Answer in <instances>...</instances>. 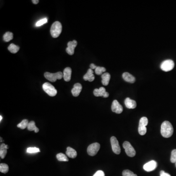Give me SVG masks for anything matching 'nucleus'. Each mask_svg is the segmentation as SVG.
I'll return each mask as SVG.
<instances>
[{"instance_id": "nucleus-1", "label": "nucleus", "mask_w": 176, "mask_h": 176, "mask_svg": "<svg viewBox=\"0 0 176 176\" xmlns=\"http://www.w3.org/2000/svg\"><path fill=\"white\" fill-rule=\"evenodd\" d=\"M174 129L171 123L168 121H165L161 125L160 132L163 137L168 138L171 137L173 134Z\"/></svg>"}, {"instance_id": "nucleus-2", "label": "nucleus", "mask_w": 176, "mask_h": 176, "mask_svg": "<svg viewBox=\"0 0 176 176\" xmlns=\"http://www.w3.org/2000/svg\"><path fill=\"white\" fill-rule=\"evenodd\" d=\"M62 30L61 24L59 21H56L52 24L50 28V34L53 38H57L60 35Z\"/></svg>"}, {"instance_id": "nucleus-3", "label": "nucleus", "mask_w": 176, "mask_h": 176, "mask_svg": "<svg viewBox=\"0 0 176 176\" xmlns=\"http://www.w3.org/2000/svg\"><path fill=\"white\" fill-rule=\"evenodd\" d=\"M44 76L49 81L54 82L56 81L57 79H61L63 77V73L61 71H59L55 73L46 72L44 73Z\"/></svg>"}, {"instance_id": "nucleus-4", "label": "nucleus", "mask_w": 176, "mask_h": 176, "mask_svg": "<svg viewBox=\"0 0 176 176\" xmlns=\"http://www.w3.org/2000/svg\"><path fill=\"white\" fill-rule=\"evenodd\" d=\"M148 123V120L146 117H142L141 118L139 121V133L141 136L145 135L147 132L146 126Z\"/></svg>"}, {"instance_id": "nucleus-5", "label": "nucleus", "mask_w": 176, "mask_h": 176, "mask_svg": "<svg viewBox=\"0 0 176 176\" xmlns=\"http://www.w3.org/2000/svg\"><path fill=\"white\" fill-rule=\"evenodd\" d=\"M43 89L48 95L50 96H54L56 95L57 91L54 87L48 82L45 83L43 85Z\"/></svg>"}, {"instance_id": "nucleus-6", "label": "nucleus", "mask_w": 176, "mask_h": 176, "mask_svg": "<svg viewBox=\"0 0 176 176\" xmlns=\"http://www.w3.org/2000/svg\"><path fill=\"white\" fill-rule=\"evenodd\" d=\"M123 147L125 149L127 155L130 157H134L136 155V151L134 147L131 145V144L128 141H125L123 144Z\"/></svg>"}, {"instance_id": "nucleus-7", "label": "nucleus", "mask_w": 176, "mask_h": 176, "mask_svg": "<svg viewBox=\"0 0 176 176\" xmlns=\"http://www.w3.org/2000/svg\"><path fill=\"white\" fill-rule=\"evenodd\" d=\"M100 148V145L97 142L91 144L87 148V153L89 155L94 156L99 152Z\"/></svg>"}, {"instance_id": "nucleus-8", "label": "nucleus", "mask_w": 176, "mask_h": 176, "mask_svg": "<svg viewBox=\"0 0 176 176\" xmlns=\"http://www.w3.org/2000/svg\"><path fill=\"white\" fill-rule=\"evenodd\" d=\"M174 66V62L173 60H166L164 61L161 64L160 68L163 71L167 72L173 70Z\"/></svg>"}, {"instance_id": "nucleus-9", "label": "nucleus", "mask_w": 176, "mask_h": 176, "mask_svg": "<svg viewBox=\"0 0 176 176\" xmlns=\"http://www.w3.org/2000/svg\"><path fill=\"white\" fill-rule=\"evenodd\" d=\"M111 148L114 153L118 155L121 152V149L120 147L118 141L115 137H112L111 138Z\"/></svg>"}, {"instance_id": "nucleus-10", "label": "nucleus", "mask_w": 176, "mask_h": 176, "mask_svg": "<svg viewBox=\"0 0 176 176\" xmlns=\"http://www.w3.org/2000/svg\"><path fill=\"white\" fill-rule=\"evenodd\" d=\"M111 109L112 111L118 114L122 113L123 111V107L116 100H113L111 104Z\"/></svg>"}, {"instance_id": "nucleus-11", "label": "nucleus", "mask_w": 176, "mask_h": 176, "mask_svg": "<svg viewBox=\"0 0 176 176\" xmlns=\"http://www.w3.org/2000/svg\"><path fill=\"white\" fill-rule=\"evenodd\" d=\"M94 94L96 97L102 96L104 98L108 97L109 95L108 92H107L104 87H100L99 89H94Z\"/></svg>"}, {"instance_id": "nucleus-12", "label": "nucleus", "mask_w": 176, "mask_h": 176, "mask_svg": "<svg viewBox=\"0 0 176 176\" xmlns=\"http://www.w3.org/2000/svg\"><path fill=\"white\" fill-rule=\"evenodd\" d=\"M157 167V162L155 160H151L144 165L143 169L146 171L151 172L156 169Z\"/></svg>"}, {"instance_id": "nucleus-13", "label": "nucleus", "mask_w": 176, "mask_h": 176, "mask_svg": "<svg viewBox=\"0 0 176 176\" xmlns=\"http://www.w3.org/2000/svg\"><path fill=\"white\" fill-rule=\"evenodd\" d=\"M77 42L76 40L68 42V47L66 48V52L69 55H72L74 54V49L77 46Z\"/></svg>"}, {"instance_id": "nucleus-14", "label": "nucleus", "mask_w": 176, "mask_h": 176, "mask_svg": "<svg viewBox=\"0 0 176 176\" xmlns=\"http://www.w3.org/2000/svg\"><path fill=\"white\" fill-rule=\"evenodd\" d=\"M82 89V86L81 84L80 83H76L74 84L73 88L71 90V93L74 96L77 97L79 95V94H80Z\"/></svg>"}, {"instance_id": "nucleus-15", "label": "nucleus", "mask_w": 176, "mask_h": 176, "mask_svg": "<svg viewBox=\"0 0 176 176\" xmlns=\"http://www.w3.org/2000/svg\"><path fill=\"white\" fill-rule=\"evenodd\" d=\"M71 72H72V71H71V68L70 67H67L64 69L63 71V78L65 81L69 82L71 80Z\"/></svg>"}, {"instance_id": "nucleus-16", "label": "nucleus", "mask_w": 176, "mask_h": 176, "mask_svg": "<svg viewBox=\"0 0 176 176\" xmlns=\"http://www.w3.org/2000/svg\"><path fill=\"white\" fill-rule=\"evenodd\" d=\"M83 79L85 81H89L90 82H92L94 79V71L91 69H89L88 70L87 73L84 75L83 76Z\"/></svg>"}, {"instance_id": "nucleus-17", "label": "nucleus", "mask_w": 176, "mask_h": 176, "mask_svg": "<svg viewBox=\"0 0 176 176\" xmlns=\"http://www.w3.org/2000/svg\"><path fill=\"white\" fill-rule=\"evenodd\" d=\"M122 77L125 81L127 82L134 83L136 81V78L134 76L127 72L123 73L122 74Z\"/></svg>"}, {"instance_id": "nucleus-18", "label": "nucleus", "mask_w": 176, "mask_h": 176, "mask_svg": "<svg viewBox=\"0 0 176 176\" xmlns=\"http://www.w3.org/2000/svg\"><path fill=\"white\" fill-rule=\"evenodd\" d=\"M125 105L128 109H135L137 107V103L135 100L127 97L124 101Z\"/></svg>"}, {"instance_id": "nucleus-19", "label": "nucleus", "mask_w": 176, "mask_h": 176, "mask_svg": "<svg viewBox=\"0 0 176 176\" xmlns=\"http://www.w3.org/2000/svg\"><path fill=\"white\" fill-rule=\"evenodd\" d=\"M66 155L68 157L70 158H74L77 157V152L74 150V149L71 147H68L67 148Z\"/></svg>"}, {"instance_id": "nucleus-20", "label": "nucleus", "mask_w": 176, "mask_h": 176, "mask_svg": "<svg viewBox=\"0 0 176 176\" xmlns=\"http://www.w3.org/2000/svg\"><path fill=\"white\" fill-rule=\"evenodd\" d=\"M8 149V145L2 143L0 146V157L1 158L3 159L6 156L7 154V149Z\"/></svg>"}, {"instance_id": "nucleus-21", "label": "nucleus", "mask_w": 176, "mask_h": 176, "mask_svg": "<svg viewBox=\"0 0 176 176\" xmlns=\"http://www.w3.org/2000/svg\"><path fill=\"white\" fill-rule=\"evenodd\" d=\"M102 78V83L104 86H107L109 83L111 75L108 73H105L101 75Z\"/></svg>"}, {"instance_id": "nucleus-22", "label": "nucleus", "mask_w": 176, "mask_h": 176, "mask_svg": "<svg viewBox=\"0 0 176 176\" xmlns=\"http://www.w3.org/2000/svg\"><path fill=\"white\" fill-rule=\"evenodd\" d=\"M27 128L28 130L30 131H34L35 133H38L39 131V129L36 126L35 122L33 121L29 122Z\"/></svg>"}, {"instance_id": "nucleus-23", "label": "nucleus", "mask_w": 176, "mask_h": 176, "mask_svg": "<svg viewBox=\"0 0 176 176\" xmlns=\"http://www.w3.org/2000/svg\"><path fill=\"white\" fill-rule=\"evenodd\" d=\"M20 48L18 46L14 44H11L8 47V50L12 53H16L19 50Z\"/></svg>"}, {"instance_id": "nucleus-24", "label": "nucleus", "mask_w": 176, "mask_h": 176, "mask_svg": "<svg viewBox=\"0 0 176 176\" xmlns=\"http://www.w3.org/2000/svg\"><path fill=\"white\" fill-rule=\"evenodd\" d=\"M13 38V34L11 32H7L3 36V40L5 42H8Z\"/></svg>"}, {"instance_id": "nucleus-25", "label": "nucleus", "mask_w": 176, "mask_h": 176, "mask_svg": "<svg viewBox=\"0 0 176 176\" xmlns=\"http://www.w3.org/2000/svg\"><path fill=\"white\" fill-rule=\"evenodd\" d=\"M56 158L60 162H68L69 161V159H68V157H67V156L61 153L57 154Z\"/></svg>"}, {"instance_id": "nucleus-26", "label": "nucleus", "mask_w": 176, "mask_h": 176, "mask_svg": "<svg viewBox=\"0 0 176 176\" xmlns=\"http://www.w3.org/2000/svg\"><path fill=\"white\" fill-rule=\"evenodd\" d=\"M29 123V122L28 120H24L19 124L17 125V127L21 129H26V128L28 127Z\"/></svg>"}, {"instance_id": "nucleus-27", "label": "nucleus", "mask_w": 176, "mask_h": 176, "mask_svg": "<svg viewBox=\"0 0 176 176\" xmlns=\"http://www.w3.org/2000/svg\"><path fill=\"white\" fill-rule=\"evenodd\" d=\"M9 170L8 165L5 163H1L0 164V171L3 173H7Z\"/></svg>"}, {"instance_id": "nucleus-28", "label": "nucleus", "mask_w": 176, "mask_h": 176, "mask_svg": "<svg viewBox=\"0 0 176 176\" xmlns=\"http://www.w3.org/2000/svg\"><path fill=\"white\" fill-rule=\"evenodd\" d=\"M106 71V69L102 67L97 66L95 69V73L97 75H101L102 73Z\"/></svg>"}, {"instance_id": "nucleus-29", "label": "nucleus", "mask_w": 176, "mask_h": 176, "mask_svg": "<svg viewBox=\"0 0 176 176\" xmlns=\"http://www.w3.org/2000/svg\"><path fill=\"white\" fill-rule=\"evenodd\" d=\"M40 152V149L37 147H29L27 150V152L28 153H36Z\"/></svg>"}, {"instance_id": "nucleus-30", "label": "nucleus", "mask_w": 176, "mask_h": 176, "mask_svg": "<svg viewBox=\"0 0 176 176\" xmlns=\"http://www.w3.org/2000/svg\"><path fill=\"white\" fill-rule=\"evenodd\" d=\"M123 176H137L129 170H125L122 172Z\"/></svg>"}, {"instance_id": "nucleus-31", "label": "nucleus", "mask_w": 176, "mask_h": 176, "mask_svg": "<svg viewBox=\"0 0 176 176\" xmlns=\"http://www.w3.org/2000/svg\"><path fill=\"white\" fill-rule=\"evenodd\" d=\"M170 161L172 163H176V149L173 150L171 152Z\"/></svg>"}, {"instance_id": "nucleus-32", "label": "nucleus", "mask_w": 176, "mask_h": 176, "mask_svg": "<svg viewBox=\"0 0 176 176\" xmlns=\"http://www.w3.org/2000/svg\"><path fill=\"white\" fill-rule=\"evenodd\" d=\"M47 22H48V19L47 18H44V19H42L39 20V21H38L36 24V27H40V26H42L43 24L47 23Z\"/></svg>"}, {"instance_id": "nucleus-33", "label": "nucleus", "mask_w": 176, "mask_h": 176, "mask_svg": "<svg viewBox=\"0 0 176 176\" xmlns=\"http://www.w3.org/2000/svg\"><path fill=\"white\" fill-rule=\"evenodd\" d=\"M93 176H105V174L103 171L99 170Z\"/></svg>"}, {"instance_id": "nucleus-34", "label": "nucleus", "mask_w": 176, "mask_h": 176, "mask_svg": "<svg viewBox=\"0 0 176 176\" xmlns=\"http://www.w3.org/2000/svg\"><path fill=\"white\" fill-rule=\"evenodd\" d=\"M160 176H171L168 173H165L164 171H161L160 172Z\"/></svg>"}, {"instance_id": "nucleus-35", "label": "nucleus", "mask_w": 176, "mask_h": 176, "mask_svg": "<svg viewBox=\"0 0 176 176\" xmlns=\"http://www.w3.org/2000/svg\"><path fill=\"white\" fill-rule=\"evenodd\" d=\"M97 67V66H96V65H94V64H91L90 65V68L92 69V70H93V69H95Z\"/></svg>"}, {"instance_id": "nucleus-36", "label": "nucleus", "mask_w": 176, "mask_h": 176, "mask_svg": "<svg viewBox=\"0 0 176 176\" xmlns=\"http://www.w3.org/2000/svg\"><path fill=\"white\" fill-rule=\"evenodd\" d=\"M32 2L34 4H37L39 3V1H38V0H33V1H32Z\"/></svg>"}, {"instance_id": "nucleus-37", "label": "nucleus", "mask_w": 176, "mask_h": 176, "mask_svg": "<svg viewBox=\"0 0 176 176\" xmlns=\"http://www.w3.org/2000/svg\"><path fill=\"white\" fill-rule=\"evenodd\" d=\"M2 119H3V117H2V116H0V121L1 122L2 121Z\"/></svg>"}, {"instance_id": "nucleus-38", "label": "nucleus", "mask_w": 176, "mask_h": 176, "mask_svg": "<svg viewBox=\"0 0 176 176\" xmlns=\"http://www.w3.org/2000/svg\"></svg>"}]
</instances>
